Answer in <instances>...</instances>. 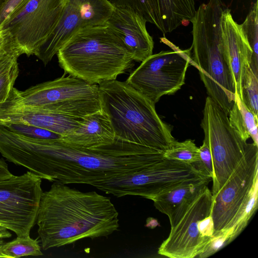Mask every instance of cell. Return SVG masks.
<instances>
[{
	"label": "cell",
	"instance_id": "cell-15",
	"mask_svg": "<svg viewBox=\"0 0 258 258\" xmlns=\"http://www.w3.org/2000/svg\"><path fill=\"white\" fill-rule=\"evenodd\" d=\"M220 28L222 43L234 76L236 92L241 99L243 81L252 62V50L241 24L234 20L228 8L222 12Z\"/></svg>",
	"mask_w": 258,
	"mask_h": 258
},
{
	"label": "cell",
	"instance_id": "cell-22",
	"mask_svg": "<svg viewBox=\"0 0 258 258\" xmlns=\"http://www.w3.org/2000/svg\"><path fill=\"white\" fill-rule=\"evenodd\" d=\"M115 8L109 0H80L81 28L107 25Z\"/></svg>",
	"mask_w": 258,
	"mask_h": 258
},
{
	"label": "cell",
	"instance_id": "cell-3",
	"mask_svg": "<svg viewBox=\"0 0 258 258\" xmlns=\"http://www.w3.org/2000/svg\"><path fill=\"white\" fill-rule=\"evenodd\" d=\"M224 7L221 0H209L199 6L190 21L192 44L185 51L189 64L198 69L208 96L228 115L235 101L236 87L220 34V18Z\"/></svg>",
	"mask_w": 258,
	"mask_h": 258
},
{
	"label": "cell",
	"instance_id": "cell-10",
	"mask_svg": "<svg viewBox=\"0 0 258 258\" xmlns=\"http://www.w3.org/2000/svg\"><path fill=\"white\" fill-rule=\"evenodd\" d=\"M42 179L30 171L0 180V226L17 236L30 235L43 194Z\"/></svg>",
	"mask_w": 258,
	"mask_h": 258
},
{
	"label": "cell",
	"instance_id": "cell-8",
	"mask_svg": "<svg viewBox=\"0 0 258 258\" xmlns=\"http://www.w3.org/2000/svg\"><path fill=\"white\" fill-rule=\"evenodd\" d=\"M212 180L193 165L166 158L142 170L91 184L117 197L138 196L152 200L159 194L182 183Z\"/></svg>",
	"mask_w": 258,
	"mask_h": 258
},
{
	"label": "cell",
	"instance_id": "cell-14",
	"mask_svg": "<svg viewBox=\"0 0 258 258\" xmlns=\"http://www.w3.org/2000/svg\"><path fill=\"white\" fill-rule=\"evenodd\" d=\"M84 118H78L49 111L40 107L14 103L8 99L0 110V125L20 123L67 135L80 126Z\"/></svg>",
	"mask_w": 258,
	"mask_h": 258
},
{
	"label": "cell",
	"instance_id": "cell-18",
	"mask_svg": "<svg viewBox=\"0 0 258 258\" xmlns=\"http://www.w3.org/2000/svg\"><path fill=\"white\" fill-rule=\"evenodd\" d=\"M80 0H67L61 15L53 31L46 38L36 56L47 65L62 46L81 28Z\"/></svg>",
	"mask_w": 258,
	"mask_h": 258
},
{
	"label": "cell",
	"instance_id": "cell-36",
	"mask_svg": "<svg viewBox=\"0 0 258 258\" xmlns=\"http://www.w3.org/2000/svg\"><path fill=\"white\" fill-rule=\"evenodd\" d=\"M9 0H0V11L2 10Z\"/></svg>",
	"mask_w": 258,
	"mask_h": 258
},
{
	"label": "cell",
	"instance_id": "cell-35",
	"mask_svg": "<svg viewBox=\"0 0 258 258\" xmlns=\"http://www.w3.org/2000/svg\"><path fill=\"white\" fill-rule=\"evenodd\" d=\"M12 236V234L9 230L5 227L0 226V238L5 239L10 238Z\"/></svg>",
	"mask_w": 258,
	"mask_h": 258
},
{
	"label": "cell",
	"instance_id": "cell-29",
	"mask_svg": "<svg viewBox=\"0 0 258 258\" xmlns=\"http://www.w3.org/2000/svg\"><path fill=\"white\" fill-rule=\"evenodd\" d=\"M232 230L231 228L215 231L211 237L209 242L204 248L203 251L200 254L198 257H208L230 243V238Z\"/></svg>",
	"mask_w": 258,
	"mask_h": 258
},
{
	"label": "cell",
	"instance_id": "cell-31",
	"mask_svg": "<svg viewBox=\"0 0 258 258\" xmlns=\"http://www.w3.org/2000/svg\"><path fill=\"white\" fill-rule=\"evenodd\" d=\"M198 227L199 232L204 238H209L215 232L214 223L211 214L200 220Z\"/></svg>",
	"mask_w": 258,
	"mask_h": 258
},
{
	"label": "cell",
	"instance_id": "cell-23",
	"mask_svg": "<svg viewBox=\"0 0 258 258\" xmlns=\"http://www.w3.org/2000/svg\"><path fill=\"white\" fill-rule=\"evenodd\" d=\"M42 255L38 238L33 239L30 235L17 236L10 242H4L0 247V257L18 258Z\"/></svg>",
	"mask_w": 258,
	"mask_h": 258
},
{
	"label": "cell",
	"instance_id": "cell-6",
	"mask_svg": "<svg viewBox=\"0 0 258 258\" xmlns=\"http://www.w3.org/2000/svg\"><path fill=\"white\" fill-rule=\"evenodd\" d=\"M11 99L15 103L84 118L102 109L99 85L63 75L53 80L20 91L14 88Z\"/></svg>",
	"mask_w": 258,
	"mask_h": 258
},
{
	"label": "cell",
	"instance_id": "cell-21",
	"mask_svg": "<svg viewBox=\"0 0 258 258\" xmlns=\"http://www.w3.org/2000/svg\"><path fill=\"white\" fill-rule=\"evenodd\" d=\"M231 126L246 141L251 138L253 143L258 146V119L244 104L237 92L235 99L228 115Z\"/></svg>",
	"mask_w": 258,
	"mask_h": 258
},
{
	"label": "cell",
	"instance_id": "cell-2",
	"mask_svg": "<svg viewBox=\"0 0 258 258\" xmlns=\"http://www.w3.org/2000/svg\"><path fill=\"white\" fill-rule=\"evenodd\" d=\"M36 223L44 250L84 238L106 237L119 226L118 213L109 197L58 182L43 192Z\"/></svg>",
	"mask_w": 258,
	"mask_h": 258
},
{
	"label": "cell",
	"instance_id": "cell-11",
	"mask_svg": "<svg viewBox=\"0 0 258 258\" xmlns=\"http://www.w3.org/2000/svg\"><path fill=\"white\" fill-rule=\"evenodd\" d=\"M67 0H28L4 21L22 54L36 56L56 25Z\"/></svg>",
	"mask_w": 258,
	"mask_h": 258
},
{
	"label": "cell",
	"instance_id": "cell-20",
	"mask_svg": "<svg viewBox=\"0 0 258 258\" xmlns=\"http://www.w3.org/2000/svg\"><path fill=\"white\" fill-rule=\"evenodd\" d=\"M22 55L13 42L0 51V106L10 96L19 76L18 58Z\"/></svg>",
	"mask_w": 258,
	"mask_h": 258
},
{
	"label": "cell",
	"instance_id": "cell-1",
	"mask_svg": "<svg viewBox=\"0 0 258 258\" xmlns=\"http://www.w3.org/2000/svg\"><path fill=\"white\" fill-rule=\"evenodd\" d=\"M164 152L118 139L93 148L61 139L38 140L33 172L41 179L68 184H91L142 170L165 158Z\"/></svg>",
	"mask_w": 258,
	"mask_h": 258
},
{
	"label": "cell",
	"instance_id": "cell-17",
	"mask_svg": "<svg viewBox=\"0 0 258 258\" xmlns=\"http://www.w3.org/2000/svg\"><path fill=\"white\" fill-rule=\"evenodd\" d=\"M115 138L110 120L102 108L85 116L80 126L61 140L73 146L93 148L111 144Z\"/></svg>",
	"mask_w": 258,
	"mask_h": 258
},
{
	"label": "cell",
	"instance_id": "cell-37",
	"mask_svg": "<svg viewBox=\"0 0 258 258\" xmlns=\"http://www.w3.org/2000/svg\"><path fill=\"white\" fill-rule=\"evenodd\" d=\"M4 242H5L3 240V239L0 238V247L4 243Z\"/></svg>",
	"mask_w": 258,
	"mask_h": 258
},
{
	"label": "cell",
	"instance_id": "cell-19",
	"mask_svg": "<svg viewBox=\"0 0 258 258\" xmlns=\"http://www.w3.org/2000/svg\"><path fill=\"white\" fill-rule=\"evenodd\" d=\"M211 180L186 182L159 194L152 200L155 207L168 217L171 228L178 222L200 190Z\"/></svg>",
	"mask_w": 258,
	"mask_h": 258
},
{
	"label": "cell",
	"instance_id": "cell-7",
	"mask_svg": "<svg viewBox=\"0 0 258 258\" xmlns=\"http://www.w3.org/2000/svg\"><path fill=\"white\" fill-rule=\"evenodd\" d=\"M203 114L201 126L204 133L203 142L210 148L213 164L211 191L214 197L256 145L242 139L231 126L228 115L209 96L206 99Z\"/></svg>",
	"mask_w": 258,
	"mask_h": 258
},
{
	"label": "cell",
	"instance_id": "cell-28",
	"mask_svg": "<svg viewBox=\"0 0 258 258\" xmlns=\"http://www.w3.org/2000/svg\"><path fill=\"white\" fill-rule=\"evenodd\" d=\"M258 180H257L252 189L246 208L239 219L231 228L232 235L230 242L235 239L247 225L250 219L257 208L258 199Z\"/></svg>",
	"mask_w": 258,
	"mask_h": 258
},
{
	"label": "cell",
	"instance_id": "cell-24",
	"mask_svg": "<svg viewBox=\"0 0 258 258\" xmlns=\"http://www.w3.org/2000/svg\"><path fill=\"white\" fill-rule=\"evenodd\" d=\"M164 157L167 159L193 165L199 161V148L196 145L194 141L190 139L183 142L175 141L164 151Z\"/></svg>",
	"mask_w": 258,
	"mask_h": 258
},
{
	"label": "cell",
	"instance_id": "cell-33",
	"mask_svg": "<svg viewBox=\"0 0 258 258\" xmlns=\"http://www.w3.org/2000/svg\"><path fill=\"white\" fill-rule=\"evenodd\" d=\"M14 41V39L9 32L4 30L3 32L0 34V51Z\"/></svg>",
	"mask_w": 258,
	"mask_h": 258
},
{
	"label": "cell",
	"instance_id": "cell-4",
	"mask_svg": "<svg viewBox=\"0 0 258 258\" xmlns=\"http://www.w3.org/2000/svg\"><path fill=\"white\" fill-rule=\"evenodd\" d=\"M65 74L91 84L115 80L132 68V53L107 25L81 28L58 50Z\"/></svg>",
	"mask_w": 258,
	"mask_h": 258
},
{
	"label": "cell",
	"instance_id": "cell-32",
	"mask_svg": "<svg viewBox=\"0 0 258 258\" xmlns=\"http://www.w3.org/2000/svg\"><path fill=\"white\" fill-rule=\"evenodd\" d=\"M28 0H9L0 11V29L5 20ZM2 30V29H1Z\"/></svg>",
	"mask_w": 258,
	"mask_h": 258
},
{
	"label": "cell",
	"instance_id": "cell-9",
	"mask_svg": "<svg viewBox=\"0 0 258 258\" xmlns=\"http://www.w3.org/2000/svg\"><path fill=\"white\" fill-rule=\"evenodd\" d=\"M160 40L173 50L152 54L142 61L125 81L154 104L162 96L173 94L181 88L189 64L185 50H180L165 37Z\"/></svg>",
	"mask_w": 258,
	"mask_h": 258
},
{
	"label": "cell",
	"instance_id": "cell-12",
	"mask_svg": "<svg viewBox=\"0 0 258 258\" xmlns=\"http://www.w3.org/2000/svg\"><path fill=\"white\" fill-rule=\"evenodd\" d=\"M258 180V146H254L213 197L211 216L215 231L232 227L242 214Z\"/></svg>",
	"mask_w": 258,
	"mask_h": 258
},
{
	"label": "cell",
	"instance_id": "cell-16",
	"mask_svg": "<svg viewBox=\"0 0 258 258\" xmlns=\"http://www.w3.org/2000/svg\"><path fill=\"white\" fill-rule=\"evenodd\" d=\"M146 23L134 11L115 7L107 23L131 52L134 61L142 62L153 53L154 41L147 30Z\"/></svg>",
	"mask_w": 258,
	"mask_h": 258
},
{
	"label": "cell",
	"instance_id": "cell-25",
	"mask_svg": "<svg viewBox=\"0 0 258 258\" xmlns=\"http://www.w3.org/2000/svg\"><path fill=\"white\" fill-rule=\"evenodd\" d=\"M258 3L253 4L249 13L242 24V27L245 33L252 50V62L250 65L253 70L258 73Z\"/></svg>",
	"mask_w": 258,
	"mask_h": 258
},
{
	"label": "cell",
	"instance_id": "cell-13",
	"mask_svg": "<svg viewBox=\"0 0 258 258\" xmlns=\"http://www.w3.org/2000/svg\"><path fill=\"white\" fill-rule=\"evenodd\" d=\"M207 185L193 199L176 225L171 228L168 237L158 248V254L170 258H194L203 251L212 237L201 236L198 227L199 221L211 214L213 197Z\"/></svg>",
	"mask_w": 258,
	"mask_h": 258
},
{
	"label": "cell",
	"instance_id": "cell-27",
	"mask_svg": "<svg viewBox=\"0 0 258 258\" xmlns=\"http://www.w3.org/2000/svg\"><path fill=\"white\" fill-rule=\"evenodd\" d=\"M3 126L18 134L36 139L58 140L63 137L61 135L53 132L23 123H11Z\"/></svg>",
	"mask_w": 258,
	"mask_h": 258
},
{
	"label": "cell",
	"instance_id": "cell-30",
	"mask_svg": "<svg viewBox=\"0 0 258 258\" xmlns=\"http://www.w3.org/2000/svg\"><path fill=\"white\" fill-rule=\"evenodd\" d=\"M199 161L193 165L201 173L211 177L214 176L213 164L211 153L208 145L204 142L199 148Z\"/></svg>",
	"mask_w": 258,
	"mask_h": 258
},
{
	"label": "cell",
	"instance_id": "cell-26",
	"mask_svg": "<svg viewBox=\"0 0 258 258\" xmlns=\"http://www.w3.org/2000/svg\"><path fill=\"white\" fill-rule=\"evenodd\" d=\"M241 100L251 111L258 115V73L250 66L247 69L244 77Z\"/></svg>",
	"mask_w": 258,
	"mask_h": 258
},
{
	"label": "cell",
	"instance_id": "cell-34",
	"mask_svg": "<svg viewBox=\"0 0 258 258\" xmlns=\"http://www.w3.org/2000/svg\"><path fill=\"white\" fill-rule=\"evenodd\" d=\"M9 170L8 166L3 158L0 159V180L5 179L13 176Z\"/></svg>",
	"mask_w": 258,
	"mask_h": 258
},
{
	"label": "cell",
	"instance_id": "cell-5",
	"mask_svg": "<svg viewBox=\"0 0 258 258\" xmlns=\"http://www.w3.org/2000/svg\"><path fill=\"white\" fill-rule=\"evenodd\" d=\"M102 108L115 137L164 152L175 142L170 125L157 114L155 105L125 81L98 84Z\"/></svg>",
	"mask_w": 258,
	"mask_h": 258
}]
</instances>
